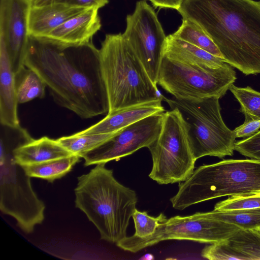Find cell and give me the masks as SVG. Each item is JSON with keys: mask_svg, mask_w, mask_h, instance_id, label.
Instances as JSON below:
<instances>
[{"mask_svg": "<svg viewBox=\"0 0 260 260\" xmlns=\"http://www.w3.org/2000/svg\"><path fill=\"white\" fill-rule=\"evenodd\" d=\"M24 65L40 76L59 106L83 119L108 114L100 49L92 41L69 44L29 36Z\"/></svg>", "mask_w": 260, "mask_h": 260, "instance_id": "cell-1", "label": "cell"}, {"mask_svg": "<svg viewBox=\"0 0 260 260\" xmlns=\"http://www.w3.org/2000/svg\"><path fill=\"white\" fill-rule=\"evenodd\" d=\"M177 11L203 29L226 63L246 75L260 73V1L184 0Z\"/></svg>", "mask_w": 260, "mask_h": 260, "instance_id": "cell-2", "label": "cell"}, {"mask_svg": "<svg viewBox=\"0 0 260 260\" xmlns=\"http://www.w3.org/2000/svg\"><path fill=\"white\" fill-rule=\"evenodd\" d=\"M105 165H96L78 177L75 203L96 228L101 239L116 244L126 237L138 198L134 190L115 178Z\"/></svg>", "mask_w": 260, "mask_h": 260, "instance_id": "cell-3", "label": "cell"}, {"mask_svg": "<svg viewBox=\"0 0 260 260\" xmlns=\"http://www.w3.org/2000/svg\"><path fill=\"white\" fill-rule=\"evenodd\" d=\"M108 113L163 99L122 34L106 35L100 49Z\"/></svg>", "mask_w": 260, "mask_h": 260, "instance_id": "cell-4", "label": "cell"}, {"mask_svg": "<svg viewBox=\"0 0 260 260\" xmlns=\"http://www.w3.org/2000/svg\"><path fill=\"white\" fill-rule=\"evenodd\" d=\"M260 192V160L224 159L205 165L179 184L170 199L172 207L182 210L194 204L225 196Z\"/></svg>", "mask_w": 260, "mask_h": 260, "instance_id": "cell-5", "label": "cell"}, {"mask_svg": "<svg viewBox=\"0 0 260 260\" xmlns=\"http://www.w3.org/2000/svg\"><path fill=\"white\" fill-rule=\"evenodd\" d=\"M219 99L216 96L189 99L163 96L170 109L176 108L180 113L196 160L205 156L222 158L233 155L236 137L234 131L223 122Z\"/></svg>", "mask_w": 260, "mask_h": 260, "instance_id": "cell-6", "label": "cell"}, {"mask_svg": "<svg viewBox=\"0 0 260 260\" xmlns=\"http://www.w3.org/2000/svg\"><path fill=\"white\" fill-rule=\"evenodd\" d=\"M1 138L0 143V210L13 217L24 233L33 232L43 221L45 205L31 185L30 177L15 160L13 150Z\"/></svg>", "mask_w": 260, "mask_h": 260, "instance_id": "cell-7", "label": "cell"}, {"mask_svg": "<svg viewBox=\"0 0 260 260\" xmlns=\"http://www.w3.org/2000/svg\"><path fill=\"white\" fill-rule=\"evenodd\" d=\"M148 148L153 162L149 177L158 184L180 183L193 173L197 160L178 109L165 112L160 133Z\"/></svg>", "mask_w": 260, "mask_h": 260, "instance_id": "cell-8", "label": "cell"}, {"mask_svg": "<svg viewBox=\"0 0 260 260\" xmlns=\"http://www.w3.org/2000/svg\"><path fill=\"white\" fill-rule=\"evenodd\" d=\"M236 72L225 62L217 68L203 67L163 56L157 84L178 99L222 97L236 79Z\"/></svg>", "mask_w": 260, "mask_h": 260, "instance_id": "cell-9", "label": "cell"}, {"mask_svg": "<svg viewBox=\"0 0 260 260\" xmlns=\"http://www.w3.org/2000/svg\"><path fill=\"white\" fill-rule=\"evenodd\" d=\"M126 22L122 35L157 86L167 37L157 15L145 0H141L134 12L126 16Z\"/></svg>", "mask_w": 260, "mask_h": 260, "instance_id": "cell-10", "label": "cell"}, {"mask_svg": "<svg viewBox=\"0 0 260 260\" xmlns=\"http://www.w3.org/2000/svg\"><path fill=\"white\" fill-rule=\"evenodd\" d=\"M240 228L212 218L209 212H197L191 215L175 216L160 224L149 238L136 241L131 246L135 253L168 240H189L213 244L226 240Z\"/></svg>", "mask_w": 260, "mask_h": 260, "instance_id": "cell-11", "label": "cell"}, {"mask_svg": "<svg viewBox=\"0 0 260 260\" xmlns=\"http://www.w3.org/2000/svg\"><path fill=\"white\" fill-rule=\"evenodd\" d=\"M165 112L152 114L126 126L84 154L82 157L84 166L106 164L131 155L142 148H148L160 133Z\"/></svg>", "mask_w": 260, "mask_h": 260, "instance_id": "cell-12", "label": "cell"}, {"mask_svg": "<svg viewBox=\"0 0 260 260\" xmlns=\"http://www.w3.org/2000/svg\"><path fill=\"white\" fill-rule=\"evenodd\" d=\"M30 0H1L0 38L5 42L14 72L24 66L29 34Z\"/></svg>", "mask_w": 260, "mask_h": 260, "instance_id": "cell-13", "label": "cell"}, {"mask_svg": "<svg viewBox=\"0 0 260 260\" xmlns=\"http://www.w3.org/2000/svg\"><path fill=\"white\" fill-rule=\"evenodd\" d=\"M159 99L125 107L111 113L94 125L76 133L89 135L118 132L126 126L152 114L165 112Z\"/></svg>", "mask_w": 260, "mask_h": 260, "instance_id": "cell-14", "label": "cell"}, {"mask_svg": "<svg viewBox=\"0 0 260 260\" xmlns=\"http://www.w3.org/2000/svg\"><path fill=\"white\" fill-rule=\"evenodd\" d=\"M14 72L6 45L0 38V121L2 125L20 130Z\"/></svg>", "mask_w": 260, "mask_h": 260, "instance_id": "cell-15", "label": "cell"}, {"mask_svg": "<svg viewBox=\"0 0 260 260\" xmlns=\"http://www.w3.org/2000/svg\"><path fill=\"white\" fill-rule=\"evenodd\" d=\"M87 9L61 4L31 7L28 19L29 36L44 37L64 22Z\"/></svg>", "mask_w": 260, "mask_h": 260, "instance_id": "cell-16", "label": "cell"}, {"mask_svg": "<svg viewBox=\"0 0 260 260\" xmlns=\"http://www.w3.org/2000/svg\"><path fill=\"white\" fill-rule=\"evenodd\" d=\"M99 9L90 8L68 20L43 38L69 44L92 41L101 27Z\"/></svg>", "mask_w": 260, "mask_h": 260, "instance_id": "cell-17", "label": "cell"}, {"mask_svg": "<svg viewBox=\"0 0 260 260\" xmlns=\"http://www.w3.org/2000/svg\"><path fill=\"white\" fill-rule=\"evenodd\" d=\"M16 161L21 166L41 163L70 156L72 154L57 140L44 136L29 139L18 144L13 150Z\"/></svg>", "mask_w": 260, "mask_h": 260, "instance_id": "cell-18", "label": "cell"}, {"mask_svg": "<svg viewBox=\"0 0 260 260\" xmlns=\"http://www.w3.org/2000/svg\"><path fill=\"white\" fill-rule=\"evenodd\" d=\"M164 56L184 63L212 68H219L226 62L224 59L178 39L172 34L166 37Z\"/></svg>", "mask_w": 260, "mask_h": 260, "instance_id": "cell-19", "label": "cell"}, {"mask_svg": "<svg viewBox=\"0 0 260 260\" xmlns=\"http://www.w3.org/2000/svg\"><path fill=\"white\" fill-rule=\"evenodd\" d=\"M220 245L226 260H260V230L240 229Z\"/></svg>", "mask_w": 260, "mask_h": 260, "instance_id": "cell-20", "label": "cell"}, {"mask_svg": "<svg viewBox=\"0 0 260 260\" xmlns=\"http://www.w3.org/2000/svg\"><path fill=\"white\" fill-rule=\"evenodd\" d=\"M80 158L77 155L72 154L41 163L22 166L28 176L53 182L70 172L73 167L80 161Z\"/></svg>", "mask_w": 260, "mask_h": 260, "instance_id": "cell-21", "label": "cell"}, {"mask_svg": "<svg viewBox=\"0 0 260 260\" xmlns=\"http://www.w3.org/2000/svg\"><path fill=\"white\" fill-rule=\"evenodd\" d=\"M15 85L18 104H24L45 96L46 84L33 70L23 66L15 73Z\"/></svg>", "mask_w": 260, "mask_h": 260, "instance_id": "cell-22", "label": "cell"}, {"mask_svg": "<svg viewBox=\"0 0 260 260\" xmlns=\"http://www.w3.org/2000/svg\"><path fill=\"white\" fill-rule=\"evenodd\" d=\"M172 35L214 56L223 58L218 47L212 39L201 27L189 20L182 19L181 25Z\"/></svg>", "mask_w": 260, "mask_h": 260, "instance_id": "cell-23", "label": "cell"}, {"mask_svg": "<svg viewBox=\"0 0 260 260\" xmlns=\"http://www.w3.org/2000/svg\"><path fill=\"white\" fill-rule=\"evenodd\" d=\"M118 132L83 135L75 134L56 140L72 154L82 157L84 154L99 146Z\"/></svg>", "mask_w": 260, "mask_h": 260, "instance_id": "cell-24", "label": "cell"}, {"mask_svg": "<svg viewBox=\"0 0 260 260\" xmlns=\"http://www.w3.org/2000/svg\"><path fill=\"white\" fill-rule=\"evenodd\" d=\"M213 218L234 224L240 229L260 230V208L209 211Z\"/></svg>", "mask_w": 260, "mask_h": 260, "instance_id": "cell-25", "label": "cell"}, {"mask_svg": "<svg viewBox=\"0 0 260 260\" xmlns=\"http://www.w3.org/2000/svg\"><path fill=\"white\" fill-rule=\"evenodd\" d=\"M132 218L134 221L135 233L133 236H126L121 240L122 241L130 242L149 238L155 234L160 224L168 220L163 213H160L157 217H153L149 215L147 212H141L137 209Z\"/></svg>", "mask_w": 260, "mask_h": 260, "instance_id": "cell-26", "label": "cell"}, {"mask_svg": "<svg viewBox=\"0 0 260 260\" xmlns=\"http://www.w3.org/2000/svg\"><path fill=\"white\" fill-rule=\"evenodd\" d=\"M229 90L240 105V111L245 117L260 118V92L249 86L238 87L232 84Z\"/></svg>", "mask_w": 260, "mask_h": 260, "instance_id": "cell-27", "label": "cell"}, {"mask_svg": "<svg viewBox=\"0 0 260 260\" xmlns=\"http://www.w3.org/2000/svg\"><path fill=\"white\" fill-rule=\"evenodd\" d=\"M257 208H260V192L229 196L227 199L217 203L214 210L226 211Z\"/></svg>", "mask_w": 260, "mask_h": 260, "instance_id": "cell-28", "label": "cell"}, {"mask_svg": "<svg viewBox=\"0 0 260 260\" xmlns=\"http://www.w3.org/2000/svg\"><path fill=\"white\" fill-rule=\"evenodd\" d=\"M234 149L246 157L260 160V131L236 142Z\"/></svg>", "mask_w": 260, "mask_h": 260, "instance_id": "cell-29", "label": "cell"}, {"mask_svg": "<svg viewBox=\"0 0 260 260\" xmlns=\"http://www.w3.org/2000/svg\"><path fill=\"white\" fill-rule=\"evenodd\" d=\"M31 7L61 4L85 8L100 9L109 3V0H30Z\"/></svg>", "mask_w": 260, "mask_h": 260, "instance_id": "cell-30", "label": "cell"}, {"mask_svg": "<svg viewBox=\"0 0 260 260\" xmlns=\"http://www.w3.org/2000/svg\"><path fill=\"white\" fill-rule=\"evenodd\" d=\"M260 128V118L252 119L245 117L244 122L237 127L234 132L237 138H248L257 132Z\"/></svg>", "mask_w": 260, "mask_h": 260, "instance_id": "cell-31", "label": "cell"}, {"mask_svg": "<svg viewBox=\"0 0 260 260\" xmlns=\"http://www.w3.org/2000/svg\"><path fill=\"white\" fill-rule=\"evenodd\" d=\"M156 8H169L178 10L184 0H148Z\"/></svg>", "mask_w": 260, "mask_h": 260, "instance_id": "cell-32", "label": "cell"}, {"mask_svg": "<svg viewBox=\"0 0 260 260\" xmlns=\"http://www.w3.org/2000/svg\"></svg>", "mask_w": 260, "mask_h": 260, "instance_id": "cell-33", "label": "cell"}]
</instances>
